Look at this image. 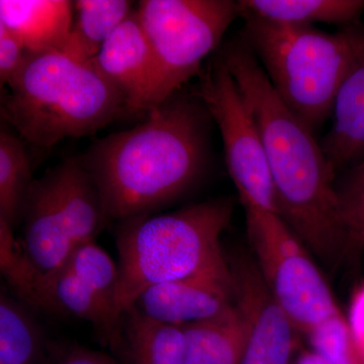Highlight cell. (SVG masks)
Returning a JSON list of instances; mask_svg holds the SVG:
<instances>
[{"instance_id":"d6986e66","label":"cell","mask_w":364,"mask_h":364,"mask_svg":"<svg viewBox=\"0 0 364 364\" xmlns=\"http://www.w3.org/2000/svg\"><path fill=\"white\" fill-rule=\"evenodd\" d=\"M30 311L1 291L0 364H43L48 341Z\"/></svg>"},{"instance_id":"ba28073f","label":"cell","mask_w":364,"mask_h":364,"mask_svg":"<svg viewBox=\"0 0 364 364\" xmlns=\"http://www.w3.org/2000/svg\"><path fill=\"white\" fill-rule=\"evenodd\" d=\"M244 208L256 264L296 330L308 334L340 313L324 277L289 225L275 213Z\"/></svg>"},{"instance_id":"603a6c76","label":"cell","mask_w":364,"mask_h":364,"mask_svg":"<svg viewBox=\"0 0 364 364\" xmlns=\"http://www.w3.org/2000/svg\"><path fill=\"white\" fill-rule=\"evenodd\" d=\"M337 193L348 236V252H353L364 247V159L352 168Z\"/></svg>"},{"instance_id":"9a60e30c","label":"cell","mask_w":364,"mask_h":364,"mask_svg":"<svg viewBox=\"0 0 364 364\" xmlns=\"http://www.w3.org/2000/svg\"><path fill=\"white\" fill-rule=\"evenodd\" d=\"M123 364H188L181 327L153 320L131 306L121 318Z\"/></svg>"},{"instance_id":"8992f818","label":"cell","mask_w":364,"mask_h":364,"mask_svg":"<svg viewBox=\"0 0 364 364\" xmlns=\"http://www.w3.org/2000/svg\"><path fill=\"white\" fill-rule=\"evenodd\" d=\"M21 221V247L44 272H55L107 224L100 193L80 158H70L33 181Z\"/></svg>"},{"instance_id":"277c9868","label":"cell","mask_w":364,"mask_h":364,"mask_svg":"<svg viewBox=\"0 0 364 364\" xmlns=\"http://www.w3.org/2000/svg\"><path fill=\"white\" fill-rule=\"evenodd\" d=\"M234 203L218 198L176 212L142 215L119 223L116 313L122 318L146 289L203 273L228 272L221 237Z\"/></svg>"},{"instance_id":"5b68a950","label":"cell","mask_w":364,"mask_h":364,"mask_svg":"<svg viewBox=\"0 0 364 364\" xmlns=\"http://www.w3.org/2000/svg\"><path fill=\"white\" fill-rule=\"evenodd\" d=\"M241 39L255 55L284 105L311 130L331 117L337 91L364 59V26L325 33L241 11Z\"/></svg>"},{"instance_id":"9c48e42d","label":"cell","mask_w":364,"mask_h":364,"mask_svg":"<svg viewBox=\"0 0 364 364\" xmlns=\"http://www.w3.org/2000/svg\"><path fill=\"white\" fill-rule=\"evenodd\" d=\"M196 95L221 133L228 171L243 207L279 215L257 121L231 72L215 54L198 74Z\"/></svg>"},{"instance_id":"4fadbf2b","label":"cell","mask_w":364,"mask_h":364,"mask_svg":"<svg viewBox=\"0 0 364 364\" xmlns=\"http://www.w3.org/2000/svg\"><path fill=\"white\" fill-rule=\"evenodd\" d=\"M331 119L321 146L337 173L364 159V59L337 91Z\"/></svg>"},{"instance_id":"7402d4cb","label":"cell","mask_w":364,"mask_h":364,"mask_svg":"<svg viewBox=\"0 0 364 364\" xmlns=\"http://www.w3.org/2000/svg\"><path fill=\"white\" fill-rule=\"evenodd\" d=\"M313 352L325 364H364L350 325L340 312L308 333Z\"/></svg>"},{"instance_id":"6da1fadb","label":"cell","mask_w":364,"mask_h":364,"mask_svg":"<svg viewBox=\"0 0 364 364\" xmlns=\"http://www.w3.org/2000/svg\"><path fill=\"white\" fill-rule=\"evenodd\" d=\"M217 54L257 121L280 218L326 264H337L348 250V236L337 173L321 143L282 102L240 36L222 45Z\"/></svg>"},{"instance_id":"7a4b0ae2","label":"cell","mask_w":364,"mask_h":364,"mask_svg":"<svg viewBox=\"0 0 364 364\" xmlns=\"http://www.w3.org/2000/svg\"><path fill=\"white\" fill-rule=\"evenodd\" d=\"M208 119L193 91L181 90L142 124L100 139L79 157L107 222L151 214L191 189L207 166Z\"/></svg>"},{"instance_id":"3957f363","label":"cell","mask_w":364,"mask_h":364,"mask_svg":"<svg viewBox=\"0 0 364 364\" xmlns=\"http://www.w3.org/2000/svg\"><path fill=\"white\" fill-rule=\"evenodd\" d=\"M6 86L1 116L35 147L93 135L129 116L121 93L92 62L62 50L28 52Z\"/></svg>"},{"instance_id":"30bf717a","label":"cell","mask_w":364,"mask_h":364,"mask_svg":"<svg viewBox=\"0 0 364 364\" xmlns=\"http://www.w3.org/2000/svg\"><path fill=\"white\" fill-rule=\"evenodd\" d=\"M230 267L235 305L245 323L241 364H289L296 330L268 289L255 261L240 254L230 261Z\"/></svg>"},{"instance_id":"d4e9b609","label":"cell","mask_w":364,"mask_h":364,"mask_svg":"<svg viewBox=\"0 0 364 364\" xmlns=\"http://www.w3.org/2000/svg\"><path fill=\"white\" fill-rule=\"evenodd\" d=\"M25 43L13 30L0 23V82L6 85L28 56Z\"/></svg>"},{"instance_id":"8fae6325","label":"cell","mask_w":364,"mask_h":364,"mask_svg":"<svg viewBox=\"0 0 364 364\" xmlns=\"http://www.w3.org/2000/svg\"><path fill=\"white\" fill-rule=\"evenodd\" d=\"M234 304L230 270L156 284L141 294L133 306L158 322L183 327L215 317Z\"/></svg>"},{"instance_id":"cb8c5ba5","label":"cell","mask_w":364,"mask_h":364,"mask_svg":"<svg viewBox=\"0 0 364 364\" xmlns=\"http://www.w3.org/2000/svg\"><path fill=\"white\" fill-rule=\"evenodd\" d=\"M43 364H123L116 358L82 345L48 342Z\"/></svg>"},{"instance_id":"4316f807","label":"cell","mask_w":364,"mask_h":364,"mask_svg":"<svg viewBox=\"0 0 364 364\" xmlns=\"http://www.w3.org/2000/svg\"><path fill=\"white\" fill-rule=\"evenodd\" d=\"M298 364H325L317 354L314 352H305L303 355L299 358Z\"/></svg>"},{"instance_id":"7c38bea8","label":"cell","mask_w":364,"mask_h":364,"mask_svg":"<svg viewBox=\"0 0 364 364\" xmlns=\"http://www.w3.org/2000/svg\"><path fill=\"white\" fill-rule=\"evenodd\" d=\"M92 64L126 102L129 114H147L155 77L152 49L136 11L112 33Z\"/></svg>"},{"instance_id":"44dd1931","label":"cell","mask_w":364,"mask_h":364,"mask_svg":"<svg viewBox=\"0 0 364 364\" xmlns=\"http://www.w3.org/2000/svg\"><path fill=\"white\" fill-rule=\"evenodd\" d=\"M68 269L83 280L95 294L112 309L116 317V296L119 270L117 264L95 241L82 244L69 256L65 264Z\"/></svg>"},{"instance_id":"5bb4252c","label":"cell","mask_w":364,"mask_h":364,"mask_svg":"<svg viewBox=\"0 0 364 364\" xmlns=\"http://www.w3.org/2000/svg\"><path fill=\"white\" fill-rule=\"evenodd\" d=\"M72 2L1 0L0 23L20 36L28 52L63 50L70 36Z\"/></svg>"},{"instance_id":"484cf974","label":"cell","mask_w":364,"mask_h":364,"mask_svg":"<svg viewBox=\"0 0 364 364\" xmlns=\"http://www.w3.org/2000/svg\"><path fill=\"white\" fill-rule=\"evenodd\" d=\"M350 325L352 334L355 340L359 353L364 363V289L354 299L351 309Z\"/></svg>"},{"instance_id":"ffe728a7","label":"cell","mask_w":364,"mask_h":364,"mask_svg":"<svg viewBox=\"0 0 364 364\" xmlns=\"http://www.w3.org/2000/svg\"><path fill=\"white\" fill-rule=\"evenodd\" d=\"M32 165L21 136L0 133V219L11 228L21 220L33 184Z\"/></svg>"},{"instance_id":"2e32d148","label":"cell","mask_w":364,"mask_h":364,"mask_svg":"<svg viewBox=\"0 0 364 364\" xmlns=\"http://www.w3.org/2000/svg\"><path fill=\"white\" fill-rule=\"evenodd\" d=\"M181 328L188 364H241L246 329L235 304L215 317Z\"/></svg>"},{"instance_id":"ac0fdd59","label":"cell","mask_w":364,"mask_h":364,"mask_svg":"<svg viewBox=\"0 0 364 364\" xmlns=\"http://www.w3.org/2000/svg\"><path fill=\"white\" fill-rule=\"evenodd\" d=\"M128 0H78L76 21L62 51L92 61L105 41L133 11Z\"/></svg>"},{"instance_id":"e0dca14e","label":"cell","mask_w":364,"mask_h":364,"mask_svg":"<svg viewBox=\"0 0 364 364\" xmlns=\"http://www.w3.org/2000/svg\"><path fill=\"white\" fill-rule=\"evenodd\" d=\"M242 11L273 23L314 26L315 23L358 25L364 0H241Z\"/></svg>"},{"instance_id":"52a82bcc","label":"cell","mask_w":364,"mask_h":364,"mask_svg":"<svg viewBox=\"0 0 364 364\" xmlns=\"http://www.w3.org/2000/svg\"><path fill=\"white\" fill-rule=\"evenodd\" d=\"M136 11L154 57L148 114L200 73L242 9L233 0H143Z\"/></svg>"}]
</instances>
